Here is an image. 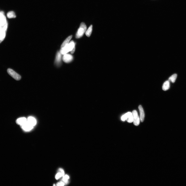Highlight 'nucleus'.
Listing matches in <instances>:
<instances>
[{
  "label": "nucleus",
  "mask_w": 186,
  "mask_h": 186,
  "mask_svg": "<svg viewBox=\"0 0 186 186\" xmlns=\"http://www.w3.org/2000/svg\"><path fill=\"white\" fill-rule=\"evenodd\" d=\"M75 47L74 43L73 41H71L64 47L61 48L60 52L62 54H65L69 52H71Z\"/></svg>",
  "instance_id": "nucleus-1"
},
{
  "label": "nucleus",
  "mask_w": 186,
  "mask_h": 186,
  "mask_svg": "<svg viewBox=\"0 0 186 186\" xmlns=\"http://www.w3.org/2000/svg\"><path fill=\"white\" fill-rule=\"evenodd\" d=\"M87 27L85 24L83 22L81 23L75 36L76 38L79 39L82 37L87 30Z\"/></svg>",
  "instance_id": "nucleus-2"
},
{
  "label": "nucleus",
  "mask_w": 186,
  "mask_h": 186,
  "mask_svg": "<svg viewBox=\"0 0 186 186\" xmlns=\"http://www.w3.org/2000/svg\"><path fill=\"white\" fill-rule=\"evenodd\" d=\"M121 118L123 121L126 120L129 123H131L133 122V115L132 113L131 112L127 113L123 115Z\"/></svg>",
  "instance_id": "nucleus-3"
},
{
  "label": "nucleus",
  "mask_w": 186,
  "mask_h": 186,
  "mask_svg": "<svg viewBox=\"0 0 186 186\" xmlns=\"http://www.w3.org/2000/svg\"><path fill=\"white\" fill-rule=\"evenodd\" d=\"M7 72L8 74L10 76L16 80H19L21 79V75L17 73L13 70L10 69H8Z\"/></svg>",
  "instance_id": "nucleus-4"
},
{
  "label": "nucleus",
  "mask_w": 186,
  "mask_h": 186,
  "mask_svg": "<svg viewBox=\"0 0 186 186\" xmlns=\"http://www.w3.org/2000/svg\"><path fill=\"white\" fill-rule=\"evenodd\" d=\"M132 113L133 116V122L134 125L136 126H138L140 124V119L137 112L136 110H134Z\"/></svg>",
  "instance_id": "nucleus-5"
},
{
  "label": "nucleus",
  "mask_w": 186,
  "mask_h": 186,
  "mask_svg": "<svg viewBox=\"0 0 186 186\" xmlns=\"http://www.w3.org/2000/svg\"><path fill=\"white\" fill-rule=\"evenodd\" d=\"M7 24L6 18L3 13L0 12V28H3Z\"/></svg>",
  "instance_id": "nucleus-6"
},
{
  "label": "nucleus",
  "mask_w": 186,
  "mask_h": 186,
  "mask_svg": "<svg viewBox=\"0 0 186 186\" xmlns=\"http://www.w3.org/2000/svg\"><path fill=\"white\" fill-rule=\"evenodd\" d=\"M23 130L26 131H30L33 128V126L27 122L22 125L20 126Z\"/></svg>",
  "instance_id": "nucleus-7"
},
{
  "label": "nucleus",
  "mask_w": 186,
  "mask_h": 186,
  "mask_svg": "<svg viewBox=\"0 0 186 186\" xmlns=\"http://www.w3.org/2000/svg\"><path fill=\"white\" fill-rule=\"evenodd\" d=\"M73 57L71 55L66 54L63 57V60L65 62L69 63L72 61L73 60Z\"/></svg>",
  "instance_id": "nucleus-8"
},
{
  "label": "nucleus",
  "mask_w": 186,
  "mask_h": 186,
  "mask_svg": "<svg viewBox=\"0 0 186 186\" xmlns=\"http://www.w3.org/2000/svg\"><path fill=\"white\" fill-rule=\"evenodd\" d=\"M139 109L140 113V119L141 122H144L145 117V113L141 105H140L139 107Z\"/></svg>",
  "instance_id": "nucleus-9"
},
{
  "label": "nucleus",
  "mask_w": 186,
  "mask_h": 186,
  "mask_svg": "<svg viewBox=\"0 0 186 186\" xmlns=\"http://www.w3.org/2000/svg\"><path fill=\"white\" fill-rule=\"evenodd\" d=\"M27 122V120L25 117H21L18 118L16 121V123L20 126L23 125Z\"/></svg>",
  "instance_id": "nucleus-10"
},
{
  "label": "nucleus",
  "mask_w": 186,
  "mask_h": 186,
  "mask_svg": "<svg viewBox=\"0 0 186 186\" xmlns=\"http://www.w3.org/2000/svg\"><path fill=\"white\" fill-rule=\"evenodd\" d=\"M27 121L29 123L33 126L35 125L36 124V121L35 119L32 117H29L27 120Z\"/></svg>",
  "instance_id": "nucleus-11"
},
{
  "label": "nucleus",
  "mask_w": 186,
  "mask_h": 186,
  "mask_svg": "<svg viewBox=\"0 0 186 186\" xmlns=\"http://www.w3.org/2000/svg\"><path fill=\"white\" fill-rule=\"evenodd\" d=\"M170 87V83L169 81H166L164 83L162 87V89L164 91L168 90Z\"/></svg>",
  "instance_id": "nucleus-12"
},
{
  "label": "nucleus",
  "mask_w": 186,
  "mask_h": 186,
  "mask_svg": "<svg viewBox=\"0 0 186 186\" xmlns=\"http://www.w3.org/2000/svg\"><path fill=\"white\" fill-rule=\"evenodd\" d=\"M6 30L3 29L0 33V44L3 41L6 36Z\"/></svg>",
  "instance_id": "nucleus-13"
},
{
  "label": "nucleus",
  "mask_w": 186,
  "mask_h": 186,
  "mask_svg": "<svg viewBox=\"0 0 186 186\" xmlns=\"http://www.w3.org/2000/svg\"><path fill=\"white\" fill-rule=\"evenodd\" d=\"M61 55L60 52H58L56 57L55 61L56 64H58L60 63L61 60Z\"/></svg>",
  "instance_id": "nucleus-14"
},
{
  "label": "nucleus",
  "mask_w": 186,
  "mask_h": 186,
  "mask_svg": "<svg viewBox=\"0 0 186 186\" xmlns=\"http://www.w3.org/2000/svg\"><path fill=\"white\" fill-rule=\"evenodd\" d=\"M72 37V36L71 35L69 36L67 38L66 40H65L64 41L61 47V48H63L66 45L68 44L69 43V42L70 40H71Z\"/></svg>",
  "instance_id": "nucleus-15"
},
{
  "label": "nucleus",
  "mask_w": 186,
  "mask_h": 186,
  "mask_svg": "<svg viewBox=\"0 0 186 186\" xmlns=\"http://www.w3.org/2000/svg\"><path fill=\"white\" fill-rule=\"evenodd\" d=\"M92 25H91L89 28L86 32V35L88 37H89L91 35L92 31Z\"/></svg>",
  "instance_id": "nucleus-16"
},
{
  "label": "nucleus",
  "mask_w": 186,
  "mask_h": 186,
  "mask_svg": "<svg viewBox=\"0 0 186 186\" xmlns=\"http://www.w3.org/2000/svg\"><path fill=\"white\" fill-rule=\"evenodd\" d=\"M7 16L8 18H15L16 17L15 12L13 11H10L8 12Z\"/></svg>",
  "instance_id": "nucleus-17"
},
{
  "label": "nucleus",
  "mask_w": 186,
  "mask_h": 186,
  "mask_svg": "<svg viewBox=\"0 0 186 186\" xmlns=\"http://www.w3.org/2000/svg\"><path fill=\"white\" fill-rule=\"evenodd\" d=\"M177 77V74H174L169 78V80L172 83H174L176 80Z\"/></svg>",
  "instance_id": "nucleus-18"
},
{
  "label": "nucleus",
  "mask_w": 186,
  "mask_h": 186,
  "mask_svg": "<svg viewBox=\"0 0 186 186\" xmlns=\"http://www.w3.org/2000/svg\"><path fill=\"white\" fill-rule=\"evenodd\" d=\"M69 177L68 175H65V176H64L63 177L62 179L63 181L66 183L68 182V180L69 179Z\"/></svg>",
  "instance_id": "nucleus-19"
},
{
  "label": "nucleus",
  "mask_w": 186,
  "mask_h": 186,
  "mask_svg": "<svg viewBox=\"0 0 186 186\" xmlns=\"http://www.w3.org/2000/svg\"><path fill=\"white\" fill-rule=\"evenodd\" d=\"M63 176V175L61 172H59V173L56 174L55 176V178L57 180L60 178L62 177Z\"/></svg>",
  "instance_id": "nucleus-20"
},
{
  "label": "nucleus",
  "mask_w": 186,
  "mask_h": 186,
  "mask_svg": "<svg viewBox=\"0 0 186 186\" xmlns=\"http://www.w3.org/2000/svg\"><path fill=\"white\" fill-rule=\"evenodd\" d=\"M65 185L64 183L62 182H58L57 184L56 185L57 186H64Z\"/></svg>",
  "instance_id": "nucleus-21"
},
{
  "label": "nucleus",
  "mask_w": 186,
  "mask_h": 186,
  "mask_svg": "<svg viewBox=\"0 0 186 186\" xmlns=\"http://www.w3.org/2000/svg\"><path fill=\"white\" fill-rule=\"evenodd\" d=\"M59 171L60 172H61V173L64 176V172L63 169H62L60 168L59 169Z\"/></svg>",
  "instance_id": "nucleus-22"
},
{
  "label": "nucleus",
  "mask_w": 186,
  "mask_h": 186,
  "mask_svg": "<svg viewBox=\"0 0 186 186\" xmlns=\"http://www.w3.org/2000/svg\"><path fill=\"white\" fill-rule=\"evenodd\" d=\"M75 50V47H74L73 49H72V50L71 51V54H73Z\"/></svg>",
  "instance_id": "nucleus-23"
},
{
  "label": "nucleus",
  "mask_w": 186,
  "mask_h": 186,
  "mask_svg": "<svg viewBox=\"0 0 186 186\" xmlns=\"http://www.w3.org/2000/svg\"><path fill=\"white\" fill-rule=\"evenodd\" d=\"M53 186H55V184H54Z\"/></svg>",
  "instance_id": "nucleus-24"
}]
</instances>
